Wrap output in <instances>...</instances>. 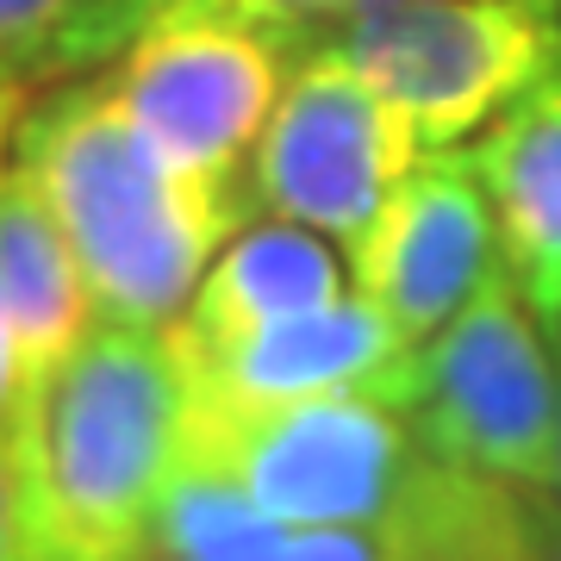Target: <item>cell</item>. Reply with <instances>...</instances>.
Here are the masks:
<instances>
[{"mask_svg":"<svg viewBox=\"0 0 561 561\" xmlns=\"http://www.w3.org/2000/svg\"><path fill=\"white\" fill-rule=\"evenodd\" d=\"M25 101L0 106V175L13 162V125H20ZM13 412H20V356H13V324H7V306H0V449L13 443Z\"/></svg>","mask_w":561,"mask_h":561,"instance_id":"2e32d148","label":"cell"},{"mask_svg":"<svg viewBox=\"0 0 561 561\" xmlns=\"http://www.w3.org/2000/svg\"><path fill=\"white\" fill-rule=\"evenodd\" d=\"M169 0H0V76L20 88H57L101 76Z\"/></svg>","mask_w":561,"mask_h":561,"instance_id":"9a60e30c","label":"cell"},{"mask_svg":"<svg viewBox=\"0 0 561 561\" xmlns=\"http://www.w3.org/2000/svg\"><path fill=\"white\" fill-rule=\"evenodd\" d=\"M0 561H32V524H25V486L13 443L0 449Z\"/></svg>","mask_w":561,"mask_h":561,"instance_id":"e0dca14e","label":"cell"},{"mask_svg":"<svg viewBox=\"0 0 561 561\" xmlns=\"http://www.w3.org/2000/svg\"><path fill=\"white\" fill-rule=\"evenodd\" d=\"M13 157L32 169L81 262L101 324L169 331L250 213V187L187 175L119 106L113 76H76L25 101Z\"/></svg>","mask_w":561,"mask_h":561,"instance_id":"6da1fadb","label":"cell"},{"mask_svg":"<svg viewBox=\"0 0 561 561\" xmlns=\"http://www.w3.org/2000/svg\"><path fill=\"white\" fill-rule=\"evenodd\" d=\"M312 32L250 0H169L119 57L113 88L144 138L187 175L250 187V157Z\"/></svg>","mask_w":561,"mask_h":561,"instance_id":"277c9868","label":"cell"},{"mask_svg":"<svg viewBox=\"0 0 561 561\" xmlns=\"http://www.w3.org/2000/svg\"><path fill=\"white\" fill-rule=\"evenodd\" d=\"M144 561H150V556H144Z\"/></svg>","mask_w":561,"mask_h":561,"instance_id":"603a6c76","label":"cell"},{"mask_svg":"<svg viewBox=\"0 0 561 561\" xmlns=\"http://www.w3.org/2000/svg\"><path fill=\"white\" fill-rule=\"evenodd\" d=\"M0 306L13 324V356H20V405L44 387L81 337H88V280L62 238V219L50 213L44 187L32 181L20 157L0 175ZM20 419V412H13Z\"/></svg>","mask_w":561,"mask_h":561,"instance_id":"8fae6325","label":"cell"},{"mask_svg":"<svg viewBox=\"0 0 561 561\" xmlns=\"http://www.w3.org/2000/svg\"><path fill=\"white\" fill-rule=\"evenodd\" d=\"M32 561H50V556H32Z\"/></svg>","mask_w":561,"mask_h":561,"instance_id":"7402d4cb","label":"cell"},{"mask_svg":"<svg viewBox=\"0 0 561 561\" xmlns=\"http://www.w3.org/2000/svg\"><path fill=\"white\" fill-rule=\"evenodd\" d=\"M169 337H175L181 368H187V412L194 419H243V412L319 400V393H381L400 405L405 368L419 350L362 294L238 331L225 343H201L175 324H169Z\"/></svg>","mask_w":561,"mask_h":561,"instance_id":"9c48e42d","label":"cell"},{"mask_svg":"<svg viewBox=\"0 0 561 561\" xmlns=\"http://www.w3.org/2000/svg\"><path fill=\"white\" fill-rule=\"evenodd\" d=\"M356 294L375 300L412 343L437 337L493 275H505L500 219L474 157L431 150L393 187L375 225L350 243Z\"/></svg>","mask_w":561,"mask_h":561,"instance_id":"ba28073f","label":"cell"},{"mask_svg":"<svg viewBox=\"0 0 561 561\" xmlns=\"http://www.w3.org/2000/svg\"><path fill=\"white\" fill-rule=\"evenodd\" d=\"M150 561H381L375 530L280 524L219 468L181 461L150 524Z\"/></svg>","mask_w":561,"mask_h":561,"instance_id":"5bb4252c","label":"cell"},{"mask_svg":"<svg viewBox=\"0 0 561 561\" xmlns=\"http://www.w3.org/2000/svg\"><path fill=\"white\" fill-rule=\"evenodd\" d=\"M419 157L424 144L400 106L381 101L324 38H312L256 138L250 201L350 250Z\"/></svg>","mask_w":561,"mask_h":561,"instance_id":"52a82bcc","label":"cell"},{"mask_svg":"<svg viewBox=\"0 0 561 561\" xmlns=\"http://www.w3.org/2000/svg\"><path fill=\"white\" fill-rule=\"evenodd\" d=\"M500 219L505 275L549 331L561 324V69L486 125L468 150Z\"/></svg>","mask_w":561,"mask_h":561,"instance_id":"30bf717a","label":"cell"},{"mask_svg":"<svg viewBox=\"0 0 561 561\" xmlns=\"http://www.w3.org/2000/svg\"><path fill=\"white\" fill-rule=\"evenodd\" d=\"M331 300H343L337 243L294 219H262L231 231V243L213 256L201 294H194V306L175 331L201 343H225L238 331H256V324L319 312Z\"/></svg>","mask_w":561,"mask_h":561,"instance_id":"4fadbf2b","label":"cell"},{"mask_svg":"<svg viewBox=\"0 0 561 561\" xmlns=\"http://www.w3.org/2000/svg\"><path fill=\"white\" fill-rule=\"evenodd\" d=\"M256 13H268V20L280 25H294V32H312L319 38L324 25H337L343 13H356L362 0H250Z\"/></svg>","mask_w":561,"mask_h":561,"instance_id":"ac0fdd59","label":"cell"},{"mask_svg":"<svg viewBox=\"0 0 561 561\" xmlns=\"http://www.w3.org/2000/svg\"><path fill=\"white\" fill-rule=\"evenodd\" d=\"M556 368H561V324H556ZM556 493H561V424H556Z\"/></svg>","mask_w":561,"mask_h":561,"instance_id":"44dd1931","label":"cell"},{"mask_svg":"<svg viewBox=\"0 0 561 561\" xmlns=\"http://www.w3.org/2000/svg\"><path fill=\"white\" fill-rule=\"evenodd\" d=\"M537 493L500 474L419 456L375 524L381 561H537Z\"/></svg>","mask_w":561,"mask_h":561,"instance_id":"7c38bea8","label":"cell"},{"mask_svg":"<svg viewBox=\"0 0 561 561\" xmlns=\"http://www.w3.org/2000/svg\"><path fill=\"white\" fill-rule=\"evenodd\" d=\"M13 101H32V88H20V81L0 76V106H13Z\"/></svg>","mask_w":561,"mask_h":561,"instance_id":"ffe728a7","label":"cell"},{"mask_svg":"<svg viewBox=\"0 0 561 561\" xmlns=\"http://www.w3.org/2000/svg\"><path fill=\"white\" fill-rule=\"evenodd\" d=\"M537 561H561V500L537 493Z\"/></svg>","mask_w":561,"mask_h":561,"instance_id":"d6986e66","label":"cell"},{"mask_svg":"<svg viewBox=\"0 0 561 561\" xmlns=\"http://www.w3.org/2000/svg\"><path fill=\"white\" fill-rule=\"evenodd\" d=\"M400 412L424 456L512 486H556L561 368L518 280L493 275L437 337L412 350Z\"/></svg>","mask_w":561,"mask_h":561,"instance_id":"5b68a950","label":"cell"},{"mask_svg":"<svg viewBox=\"0 0 561 561\" xmlns=\"http://www.w3.org/2000/svg\"><path fill=\"white\" fill-rule=\"evenodd\" d=\"M187 456V368L169 331L94 324L13 419L32 556L144 561Z\"/></svg>","mask_w":561,"mask_h":561,"instance_id":"7a4b0ae2","label":"cell"},{"mask_svg":"<svg viewBox=\"0 0 561 561\" xmlns=\"http://www.w3.org/2000/svg\"><path fill=\"white\" fill-rule=\"evenodd\" d=\"M319 38L400 106L431 157L561 69V0H362Z\"/></svg>","mask_w":561,"mask_h":561,"instance_id":"3957f363","label":"cell"},{"mask_svg":"<svg viewBox=\"0 0 561 561\" xmlns=\"http://www.w3.org/2000/svg\"><path fill=\"white\" fill-rule=\"evenodd\" d=\"M419 437L381 393H319V400L268 405L243 419H194L187 456L219 468L280 524H343L375 530L419 468Z\"/></svg>","mask_w":561,"mask_h":561,"instance_id":"8992f818","label":"cell"}]
</instances>
